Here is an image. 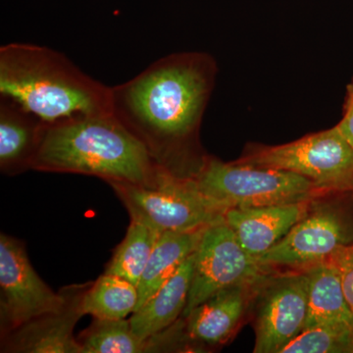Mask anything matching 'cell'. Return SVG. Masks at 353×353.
Masks as SVG:
<instances>
[{"label": "cell", "mask_w": 353, "mask_h": 353, "mask_svg": "<svg viewBox=\"0 0 353 353\" xmlns=\"http://www.w3.org/2000/svg\"><path fill=\"white\" fill-rule=\"evenodd\" d=\"M308 278L305 327L340 325L353 327V311L347 301L340 273L331 259L305 269Z\"/></svg>", "instance_id": "16"}, {"label": "cell", "mask_w": 353, "mask_h": 353, "mask_svg": "<svg viewBox=\"0 0 353 353\" xmlns=\"http://www.w3.org/2000/svg\"><path fill=\"white\" fill-rule=\"evenodd\" d=\"M217 71L208 53L160 58L131 80L110 87L111 112L158 164L192 176L205 157H196L194 150Z\"/></svg>", "instance_id": "1"}, {"label": "cell", "mask_w": 353, "mask_h": 353, "mask_svg": "<svg viewBox=\"0 0 353 353\" xmlns=\"http://www.w3.org/2000/svg\"><path fill=\"white\" fill-rule=\"evenodd\" d=\"M352 330L340 325L304 328L280 353H352Z\"/></svg>", "instance_id": "21"}, {"label": "cell", "mask_w": 353, "mask_h": 353, "mask_svg": "<svg viewBox=\"0 0 353 353\" xmlns=\"http://www.w3.org/2000/svg\"><path fill=\"white\" fill-rule=\"evenodd\" d=\"M260 283L219 290L192 309L185 317V334L190 340L216 345L231 338L252 303Z\"/></svg>", "instance_id": "12"}, {"label": "cell", "mask_w": 353, "mask_h": 353, "mask_svg": "<svg viewBox=\"0 0 353 353\" xmlns=\"http://www.w3.org/2000/svg\"><path fill=\"white\" fill-rule=\"evenodd\" d=\"M350 196H352V202H353V192H352V194H350Z\"/></svg>", "instance_id": "25"}, {"label": "cell", "mask_w": 353, "mask_h": 353, "mask_svg": "<svg viewBox=\"0 0 353 353\" xmlns=\"http://www.w3.org/2000/svg\"><path fill=\"white\" fill-rule=\"evenodd\" d=\"M82 353L150 352V341L132 332L130 319H97L81 334Z\"/></svg>", "instance_id": "20"}, {"label": "cell", "mask_w": 353, "mask_h": 353, "mask_svg": "<svg viewBox=\"0 0 353 353\" xmlns=\"http://www.w3.org/2000/svg\"><path fill=\"white\" fill-rule=\"evenodd\" d=\"M336 126L348 143L353 146V78L347 88L343 117Z\"/></svg>", "instance_id": "23"}, {"label": "cell", "mask_w": 353, "mask_h": 353, "mask_svg": "<svg viewBox=\"0 0 353 353\" xmlns=\"http://www.w3.org/2000/svg\"><path fill=\"white\" fill-rule=\"evenodd\" d=\"M44 124L15 102L0 97V168L15 175L32 169Z\"/></svg>", "instance_id": "15"}, {"label": "cell", "mask_w": 353, "mask_h": 353, "mask_svg": "<svg viewBox=\"0 0 353 353\" xmlns=\"http://www.w3.org/2000/svg\"><path fill=\"white\" fill-rule=\"evenodd\" d=\"M0 97L46 125L111 113L110 87L83 73L61 52L37 44L0 48Z\"/></svg>", "instance_id": "3"}, {"label": "cell", "mask_w": 353, "mask_h": 353, "mask_svg": "<svg viewBox=\"0 0 353 353\" xmlns=\"http://www.w3.org/2000/svg\"><path fill=\"white\" fill-rule=\"evenodd\" d=\"M312 202L230 208L224 220L241 245L259 259L305 217Z\"/></svg>", "instance_id": "11"}, {"label": "cell", "mask_w": 353, "mask_h": 353, "mask_svg": "<svg viewBox=\"0 0 353 353\" xmlns=\"http://www.w3.org/2000/svg\"><path fill=\"white\" fill-rule=\"evenodd\" d=\"M83 292L69 294L63 310L41 316L4 336L6 352L30 353H82L73 330L83 315Z\"/></svg>", "instance_id": "13"}, {"label": "cell", "mask_w": 353, "mask_h": 353, "mask_svg": "<svg viewBox=\"0 0 353 353\" xmlns=\"http://www.w3.org/2000/svg\"><path fill=\"white\" fill-rule=\"evenodd\" d=\"M196 252L130 317L132 332L143 340L168 329L183 315L189 299Z\"/></svg>", "instance_id": "14"}, {"label": "cell", "mask_w": 353, "mask_h": 353, "mask_svg": "<svg viewBox=\"0 0 353 353\" xmlns=\"http://www.w3.org/2000/svg\"><path fill=\"white\" fill-rule=\"evenodd\" d=\"M161 232L132 220L126 236L116 248L105 273L126 279L138 287Z\"/></svg>", "instance_id": "19"}, {"label": "cell", "mask_w": 353, "mask_h": 353, "mask_svg": "<svg viewBox=\"0 0 353 353\" xmlns=\"http://www.w3.org/2000/svg\"><path fill=\"white\" fill-rule=\"evenodd\" d=\"M352 243L353 220L343 208L329 203H311L305 217L259 260L272 268L305 270L331 259L339 248Z\"/></svg>", "instance_id": "9"}, {"label": "cell", "mask_w": 353, "mask_h": 353, "mask_svg": "<svg viewBox=\"0 0 353 353\" xmlns=\"http://www.w3.org/2000/svg\"><path fill=\"white\" fill-rule=\"evenodd\" d=\"M276 270L246 252L225 220L211 225L204 230L196 250L189 299L182 316L187 317L219 290L259 284Z\"/></svg>", "instance_id": "7"}, {"label": "cell", "mask_w": 353, "mask_h": 353, "mask_svg": "<svg viewBox=\"0 0 353 353\" xmlns=\"http://www.w3.org/2000/svg\"><path fill=\"white\" fill-rule=\"evenodd\" d=\"M202 192L228 210L313 201L329 196L294 172L205 157L192 175Z\"/></svg>", "instance_id": "5"}, {"label": "cell", "mask_w": 353, "mask_h": 353, "mask_svg": "<svg viewBox=\"0 0 353 353\" xmlns=\"http://www.w3.org/2000/svg\"><path fill=\"white\" fill-rule=\"evenodd\" d=\"M255 353H280L305 327L308 278L305 271L276 274L260 283L254 296Z\"/></svg>", "instance_id": "10"}, {"label": "cell", "mask_w": 353, "mask_h": 353, "mask_svg": "<svg viewBox=\"0 0 353 353\" xmlns=\"http://www.w3.org/2000/svg\"><path fill=\"white\" fill-rule=\"evenodd\" d=\"M139 290L126 279L104 273L85 290L81 308L83 315L97 319H126L136 311Z\"/></svg>", "instance_id": "18"}, {"label": "cell", "mask_w": 353, "mask_h": 353, "mask_svg": "<svg viewBox=\"0 0 353 353\" xmlns=\"http://www.w3.org/2000/svg\"><path fill=\"white\" fill-rule=\"evenodd\" d=\"M132 220L161 232H194L224 221L226 210L204 194L192 176L163 168L150 185L110 182Z\"/></svg>", "instance_id": "4"}, {"label": "cell", "mask_w": 353, "mask_h": 353, "mask_svg": "<svg viewBox=\"0 0 353 353\" xmlns=\"http://www.w3.org/2000/svg\"><path fill=\"white\" fill-rule=\"evenodd\" d=\"M236 162L294 172L329 196L353 192V146L336 126L285 145H250Z\"/></svg>", "instance_id": "6"}, {"label": "cell", "mask_w": 353, "mask_h": 353, "mask_svg": "<svg viewBox=\"0 0 353 353\" xmlns=\"http://www.w3.org/2000/svg\"><path fill=\"white\" fill-rule=\"evenodd\" d=\"M145 143L111 113L44 124L32 169L150 185L161 172Z\"/></svg>", "instance_id": "2"}, {"label": "cell", "mask_w": 353, "mask_h": 353, "mask_svg": "<svg viewBox=\"0 0 353 353\" xmlns=\"http://www.w3.org/2000/svg\"><path fill=\"white\" fill-rule=\"evenodd\" d=\"M69 294H55L39 278L21 241L0 236V318L3 336L41 316L63 310Z\"/></svg>", "instance_id": "8"}, {"label": "cell", "mask_w": 353, "mask_h": 353, "mask_svg": "<svg viewBox=\"0 0 353 353\" xmlns=\"http://www.w3.org/2000/svg\"><path fill=\"white\" fill-rule=\"evenodd\" d=\"M330 259L340 273L345 296L353 311V243L339 248Z\"/></svg>", "instance_id": "22"}, {"label": "cell", "mask_w": 353, "mask_h": 353, "mask_svg": "<svg viewBox=\"0 0 353 353\" xmlns=\"http://www.w3.org/2000/svg\"><path fill=\"white\" fill-rule=\"evenodd\" d=\"M352 353H353V327L352 330Z\"/></svg>", "instance_id": "24"}, {"label": "cell", "mask_w": 353, "mask_h": 353, "mask_svg": "<svg viewBox=\"0 0 353 353\" xmlns=\"http://www.w3.org/2000/svg\"><path fill=\"white\" fill-rule=\"evenodd\" d=\"M205 229L183 233L163 232L160 234L138 285L139 303L136 311L196 252Z\"/></svg>", "instance_id": "17"}]
</instances>
